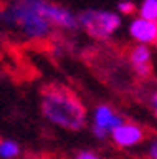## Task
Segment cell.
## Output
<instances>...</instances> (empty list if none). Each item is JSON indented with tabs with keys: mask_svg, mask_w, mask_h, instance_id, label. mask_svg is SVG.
<instances>
[{
	"mask_svg": "<svg viewBox=\"0 0 157 159\" xmlns=\"http://www.w3.org/2000/svg\"><path fill=\"white\" fill-rule=\"evenodd\" d=\"M40 108L49 123L72 133L82 131L87 123V112L83 102L70 89L61 85H47L42 91Z\"/></svg>",
	"mask_w": 157,
	"mask_h": 159,
	"instance_id": "obj_1",
	"label": "cell"
},
{
	"mask_svg": "<svg viewBox=\"0 0 157 159\" xmlns=\"http://www.w3.org/2000/svg\"><path fill=\"white\" fill-rule=\"evenodd\" d=\"M46 4L47 2H44V0L10 2L0 11V19L30 40H42L47 38L53 29L46 17Z\"/></svg>",
	"mask_w": 157,
	"mask_h": 159,
	"instance_id": "obj_2",
	"label": "cell"
},
{
	"mask_svg": "<svg viewBox=\"0 0 157 159\" xmlns=\"http://www.w3.org/2000/svg\"><path fill=\"white\" fill-rule=\"evenodd\" d=\"M78 25L93 38L106 40L121 29V15L110 10H85L78 15Z\"/></svg>",
	"mask_w": 157,
	"mask_h": 159,
	"instance_id": "obj_3",
	"label": "cell"
},
{
	"mask_svg": "<svg viewBox=\"0 0 157 159\" xmlns=\"http://www.w3.org/2000/svg\"><path fill=\"white\" fill-rule=\"evenodd\" d=\"M110 136H112V140H114L115 146H119V148H132V146H138L140 142H144L146 131L138 123L123 121L121 125H117L110 133Z\"/></svg>",
	"mask_w": 157,
	"mask_h": 159,
	"instance_id": "obj_4",
	"label": "cell"
},
{
	"mask_svg": "<svg viewBox=\"0 0 157 159\" xmlns=\"http://www.w3.org/2000/svg\"><path fill=\"white\" fill-rule=\"evenodd\" d=\"M129 36L138 42V46H150L157 44V23L146 21V19L134 17L129 23Z\"/></svg>",
	"mask_w": 157,
	"mask_h": 159,
	"instance_id": "obj_5",
	"label": "cell"
},
{
	"mask_svg": "<svg viewBox=\"0 0 157 159\" xmlns=\"http://www.w3.org/2000/svg\"><path fill=\"white\" fill-rule=\"evenodd\" d=\"M46 17L51 23V27H61V29H66V30H76L80 27L78 25V15L72 10L51 4V2L46 4Z\"/></svg>",
	"mask_w": 157,
	"mask_h": 159,
	"instance_id": "obj_6",
	"label": "cell"
},
{
	"mask_svg": "<svg viewBox=\"0 0 157 159\" xmlns=\"http://www.w3.org/2000/svg\"><path fill=\"white\" fill-rule=\"evenodd\" d=\"M123 121L125 119L108 104H99L95 108V112H93V125L104 129L106 133H112L117 125H121Z\"/></svg>",
	"mask_w": 157,
	"mask_h": 159,
	"instance_id": "obj_7",
	"label": "cell"
},
{
	"mask_svg": "<svg viewBox=\"0 0 157 159\" xmlns=\"http://www.w3.org/2000/svg\"><path fill=\"white\" fill-rule=\"evenodd\" d=\"M129 61H131L134 72L140 78H148L151 74V51H150L148 46L136 44L129 53Z\"/></svg>",
	"mask_w": 157,
	"mask_h": 159,
	"instance_id": "obj_8",
	"label": "cell"
},
{
	"mask_svg": "<svg viewBox=\"0 0 157 159\" xmlns=\"http://www.w3.org/2000/svg\"><path fill=\"white\" fill-rule=\"evenodd\" d=\"M136 10H138L140 19L157 23V0H142L140 6H136Z\"/></svg>",
	"mask_w": 157,
	"mask_h": 159,
	"instance_id": "obj_9",
	"label": "cell"
},
{
	"mask_svg": "<svg viewBox=\"0 0 157 159\" xmlns=\"http://www.w3.org/2000/svg\"><path fill=\"white\" fill-rule=\"evenodd\" d=\"M21 153L17 142L13 140H0V159H13Z\"/></svg>",
	"mask_w": 157,
	"mask_h": 159,
	"instance_id": "obj_10",
	"label": "cell"
},
{
	"mask_svg": "<svg viewBox=\"0 0 157 159\" xmlns=\"http://www.w3.org/2000/svg\"><path fill=\"white\" fill-rule=\"evenodd\" d=\"M117 11L123 15H131L136 11V4L131 2V0H123V2H117Z\"/></svg>",
	"mask_w": 157,
	"mask_h": 159,
	"instance_id": "obj_11",
	"label": "cell"
},
{
	"mask_svg": "<svg viewBox=\"0 0 157 159\" xmlns=\"http://www.w3.org/2000/svg\"><path fill=\"white\" fill-rule=\"evenodd\" d=\"M91 133H93L95 138H99V140H104V138L110 136V133H106V131L101 129V127H95V125H91Z\"/></svg>",
	"mask_w": 157,
	"mask_h": 159,
	"instance_id": "obj_12",
	"label": "cell"
},
{
	"mask_svg": "<svg viewBox=\"0 0 157 159\" xmlns=\"http://www.w3.org/2000/svg\"><path fill=\"white\" fill-rule=\"evenodd\" d=\"M74 159H99V155L95 152H91V150H82L80 153H76Z\"/></svg>",
	"mask_w": 157,
	"mask_h": 159,
	"instance_id": "obj_13",
	"label": "cell"
},
{
	"mask_svg": "<svg viewBox=\"0 0 157 159\" xmlns=\"http://www.w3.org/2000/svg\"><path fill=\"white\" fill-rule=\"evenodd\" d=\"M148 155L151 159H157V138H153V140H151V144L148 148Z\"/></svg>",
	"mask_w": 157,
	"mask_h": 159,
	"instance_id": "obj_14",
	"label": "cell"
},
{
	"mask_svg": "<svg viewBox=\"0 0 157 159\" xmlns=\"http://www.w3.org/2000/svg\"><path fill=\"white\" fill-rule=\"evenodd\" d=\"M153 106H157V91H155V95H153Z\"/></svg>",
	"mask_w": 157,
	"mask_h": 159,
	"instance_id": "obj_15",
	"label": "cell"
},
{
	"mask_svg": "<svg viewBox=\"0 0 157 159\" xmlns=\"http://www.w3.org/2000/svg\"><path fill=\"white\" fill-rule=\"evenodd\" d=\"M155 119H157V106H155Z\"/></svg>",
	"mask_w": 157,
	"mask_h": 159,
	"instance_id": "obj_16",
	"label": "cell"
},
{
	"mask_svg": "<svg viewBox=\"0 0 157 159\" xmlns=\"http://www.w3.org/2000/svg\"><path fill=\"white\" fill-rule=\"evenodd\" d=\"M155 46H157V44H155Z\"/></svg>",
	"mask_w": 157,
	"mask_h": 159,
	"instance_id": "obj_17",
	"label": "cell"
}]
</instances>
